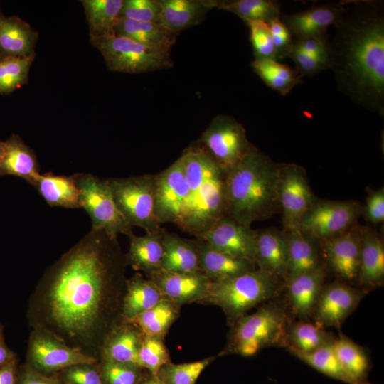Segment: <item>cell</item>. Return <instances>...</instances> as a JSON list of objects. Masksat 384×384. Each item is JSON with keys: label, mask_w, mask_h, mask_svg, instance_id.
Returning <instances> with one entry per match:
<instances>
[{"label": "cell", "mask_w": 384, "mask_h": 384, "mask_svg": "<svg viewBox=\"0 0 384 384\" xmlns=\"http://www.w3.org/2000/svg\"><path fill=\"white\" fill-rule=\"evenodd\" d=\"M127 264L117 237L91 229L53 272L49 304L54 321L72 334L91 329Z\"/></svg>", "instance_id": "obj_1"}, {"label": "cell", "mask_w": 384, "mask_h": 384, "mask_svg": "<svg viewBox=\"0 0 384 384\" xmlns=\"http://www.w3.org/2000/svg\"><path fill=\"white\" fill-rule=\"evenodd\" d=\"M341 16L329 41V65L340 90L383 115L384 11L376 1H341Z\"/></svg>", "instance_id": "obj_2"}, {"label": "cell", "mask_w": 384, "mask_h": 384, "mask_svg": "<svg viewBox=\"0 0 384 384\" xmlns=\"http://www.w3.org/2000/svg\"><path fill=\"white\" fill-rule=\"evenodd\" d=\"M280 164L252 145L226 175V216L240 223L267 220L279 208L277 181Z\"/></svg>", "instance_id": "obj_3"}, {"label": "cell", "mask_w": 384, "mask_h": 384, "mask_svg": "<svg viewBox=\"0 0 384 384\" xmlns=\"http://www.w3.org/2000/svg\"><path fill=\"white\" fill-rule=\"evenodd\" d=\"M181 158L187 193L176 225L196 236L226 215L227 173L199 144L187 148Z\"/></svg>", "instance_id": "obj_4"}, {"label": "cell", "mask_w": 384, "mask_h": 384, "mask_svg": "<svg viewBox=\"0 0 384 384\" xmlns=\"http://www.w3.org/2000/svg\"><path fill=\"white\" fill-rule=\"evenodd\" d=\"M283 287L282 281L256 268L230 279L210 282L200 303L220 307L231 326L255 306L279 298Z\"/></svg>", "instance_id": "obj_5"}, {"label": "cell", "mask_w": 384, "mask_h": 384, "mask_svg": "<svg viewBox=\"0 0 384 384\" xmlns=\"http://www.w3.org/2000/svg\"><path fill=\"white\" fill-rule=\"evenodd\" d=\"M290 320L283 300L267 302L231 326L221 355L252 356L268 347H287V329Z\"/></svg>", "instance_id": "obj_6"}, {"label": "cell", "mask_w": 384, "mask_h": 384, "mask_svg": "<svg viewBox=\"0 0 384 384\" xmlns=\"http://www.w3.org/2000/svg\"><path fill=\"white\" fill-rule=\"evenodd\" d=\"M90 41L112 71L134 74L167 69L173 65L170 51L127 37L113 36Z\"/></svg>", "instance_id": "obj_7"}, {"label": "cell", "mask_w": 384, "mask_h": 384, "mask_svg": "<svg viewBox=\"0 0 384 384\" xmlns=\"http://www.w3.org/2000/svg\"><path fill=\"white\" fill-rule=\"evenodd\" d=\"M107 180L118 208L131 226L142 228L146 233L161 228L155 213V175Z\"/></svg>", "instance_id": "obj_8"}, {"label": "cell", "mask_w": 384, "mask_h": 384, "mask_svg": "<svg viewBox=\"0 0 384 384\" xmlns=\"http://www.w3.org/2000/svg\"><path fill=\"white\" fill-rule=\"evenodd\" d=\"M80 193L81 208L92 220V230H102L117 237L119 233L129 237L133 227L118 208L107 179L91 174H75Z\"/></svg>", "instance_id": "obj_9"}, {"label": "cell", "mask_w": 384, "mask_h": 384, "mask_svg": "<svg viewBox=\"0 0 384 384\" xmlns=\"http://www.w3.org/2000/svg\"><path fill=\"white\" fill-rule=\"evenodd\" d=\"M228 173L245 157L252 144L233 117L218 115L203 132L198 144Z\"/></svg>", "instance_id": "obj_10"}, {"label": "cell", "mask_w": 384, "mask_h": 384, "mask_svg": "<svg viewBox=\"0 0 384 384\" xmlns=\"http://www.w3.org/2000/svg\"><path fill=\"white\" fill-rule=\"evenodd\" d=\"M361 213L362 207L357 201L317 199L301 220L298 228L311 240L320 242L355 226Z\"/></svg>", "instance_id": "obj_11"}, {"label": "cell", "mask_w": 384, "mask_h": 384, "mask_svg": "<svg viewBox=\"0 0 384 384\" xmlns=\"http://www.w3.org/2000/svg\"><path fill=\"white\" fill-rule=\"evenodd\" d=\"M277 189L284 230L298 228L317 201L304 168L294 163L280 164Z\"/></svg>", "instance_id": "obj_12"}, {"label": "cell", "mask_w": 384, "mask_h": 384, "mask_svg": "<svg viewBox=\"0 0 384 384\" xmlns=\"http://www.w3.org/2000/svg\"><path fill=\"white\" fill-rule=\"evenodd\" d=\"M257 233L251 226L225 215L195 237L218 251L255 264Z\"/></svg>", "instance_id": "obj_13"}, {"label": "cell", "mask_w": 384, "mask_h": 384, "mask_svg": "<svg viewBox=\"0 0 384 384\" xmlns=\"http://www.w3.org/2000/svg\"><path fill=\"white\" fill-rule=\"evenodd\" d=\"M366 294L365 289L341 281L324 286L312 316L314 322L325 329H339Z\"/></svg>", "instance_id": "obj_14"}, {"label": "cell", "mask_w": 384, "mask_h": 384, "mask_svg": "<svg viewBox=\"0 0 384 384\" xmlns=\"http://www.w3.org/2000/svg\"><path fill=\"white\" fill-rule=\"evenodd\" d=\"M327 266L293 277L284 283L283 300L289 320H309L324 287Z\"/></svg>", "instance_id": "obj_15"}, {"label": "cell", "mask_w": 384, "mask_h": 384, "mask_svg": "<svg viewBox=\"0 0 384 384\" xmlns=\"http://www.w3.org/2000/svg\"><path fill=\"white\" fill-rule=\"evenodd\" d=\"M155 213L161 225L178 223L187 188L181 156L171 166L155 174Z\"/></svg>", "instance_id": "obj_16"}, {"label": "cell", "mask_w": 384, "mask_h": 384, "mask_svg": "<svg viewBox=\"0 0 384 384\" xmlns=\"http://www.w3.org/2000/svg\"><path fill=\"white\" fill-rule=\"evenodd\" d=\"M361 229L355 226L320 242L325 265L343 282H357L360 267Z\"/></svg>", "instance_id": "obj_17"}, {"label": "cell", "mask_w": 384, "mask_h": 384, "mask_svg": "<svg viewBox=\"0 0 384 384\" xmlns=\"http://www.w3.org/2000/svg\"><path fill=\"white\" fill-rule=\"evenodd\" d=\"M146 277L156 284L165 298L180 306L200 303L210 282L202 272H172L160 269Z\"/></svg>", "instance_id": "obj_18"}, {"label": "cell", "mask_w": 384, "mask_h": 384, "mask_svg": "<svg viewBox=\"0 0 384 384\" xmlns=\"http://www.w3.org/2000/svg\"><path fill=\"white\" fill-rule=\"evenodd\" d=\"M341 11V1L315 5L293 14H281L280 19L286 25L293 38L326 36L328 28L336 24Z\"/></svg>", "instance_id": "obj_19"}, {"label": "cell", "mask_w": 384, "mask_h": 384, "mask_svg": "<svg viewBox=\"0 0 384 384\" xmlns=\"http://www.w3.org/2000/svg\"><path fill=\"white\" fill-rule=\"evenodd\" d=\"M255 265L256 268L284 282L288 265L286 233L275 228L257 230Z\"/></svg>", "instance_id": "obj_20"}, {"label": "cell", "mask_w": 384, "mask_h": 384, "mask_svg": "<svg viewBox=\"0 0 384 384\" xmlns=\"http://www.w3.org/2000/svg\"><path fill=\"white\" fill-rule=\"evenodd\" d=\"M31 356L37 367L47 371L79 365H91L94 357L78 348H70L46 337H37L31 344Z\"/></svg>", "instance_id": "obj_21"}, {"label": "cell", "mask_w": 384, "mask_h": 384, "mask_svg": "<svg viewBox=\"0 0 384 384\" xmlns=\"http://www.w3.org/2000/svg\"><path fill=\"white\" fill-rule=\"evenodd\" d=\"M218 1L159 0V21L171 31L178 34L181 31L200 23Z\"/></svg>", "instance_id": "obj_22"}, {"label": "cell", "mask_w": 384, "mask_h": 384, "mask_svg": "<svg viewBox=\"0 0 384 384\" xmlns=\"http://www.w3.org/2000/svg\"><path fill=\"white\" fill-rule=\"evenodd\" d=\"M384 280V245L379 235L361 229L360 267L357 282L363 289L380 287Z\"/></svg>", "instance_id": "obj_23"}, {"label": "cell", "mask_w": 384, "mask_h": 384, "mask_svg": "<svg viewBox=\"0 0 384 384\" xmlns=\"http://www.w3.org/2000/svg\"><path fill=\"white\" fill-rule=\"evenodd\" d=\"M196 240L201 270L210 282L225 280L256 269L255 265L250 261L234 257Z\"/></svg>", "instance_id": "obj_24"}, {"label": "cell", "mask_w": 384, "mask_h": 384, "mask_svg": "<svg viewBox=\"0 0 384 384\" xmlns=\"http://www.w3.org/2000/svg\"><path fill=\"white\" fill-rule=\"evenodd\" d=\"M39 174L36 156L18 135L13 134L8 139L4 141L0 176H15L24 179L33 186Z\"/></svg>", "instance_id": "obj_25"}, {"label": "cell", "mask_w": 384, "mask_h": 384, "mask_svg": "<svg viewBox=\"0 0 384 384\" xmlns=\"http://www.w3.org/2000/svg\"><path fill=\"white\" fill-rule=\"evenodd\" d=\"M38 34L25 21L0 14V53L4 57L34 55Z\"/></svg>", "instance_id": "obj_26"}, {"label": "cell", "mask_w": 384, "mask_h": 384, "mask_svg": "<svg viewBox=\"0 0 384 384\" xmlns=\"http://www.w3.org/2000/svg\"><path fill=\"white\" fill-rule=\"evenodd\" d=\"M164 254L161 269L172 272H201L197 240L180 237L162 228Z\"/></svg>", "instance_id": "obj_27"}, {"label": "cell", "mask_w": 384, "mask_h": 384, "mask_svg": "<svg viewBox=\"0 0 384 384\" xmlns=\"http://www.w3.org/2000/svg\"><path fill=\"white\" fill-rule=\"evenodd\" d=\"M33 186L50 206L71 209L81 208L80 193L75 174H40Z\"/></svg>", "instance_id": "obj_28"}, {"label": "cell", "mask_w": 384, "mask_h": 384, "mask_svg": "<svg viewBox=\"0 0 384 384\" xmlns=\"http://www.w3.org/2000/svg\"><path fill=\"white\" fill-rule=\"evenodd\" d=\"M129 238V248L126 255L128 264L134 269L144 272L146 276L161 269L164 254L162 228L141 236L132 234Z\"/></svg>", "instance_id": "obj_29"}, {"label": "cell", "mask_w": 384, "mask_h": 384, "mask_svg": "<svg viewBox=\"0 0 384 384\" xmlns=\"http://www.w3.org/2000/svg\"><path fill=\"white\" fill-rule=\"evenodd\" d=\"M286 233L288 243V265L285 281L315 270L324 262L313 240L298 228Z\"/></svg>", "instance_id": "obj_30"}, {"label": "cell", "mask_w": 384, "mask_h": 384, "mask_svg": "<svg viewBox=\"0 0 384 384\" xmlns=\"http://www.w3.org/2000/svg\"><path fill=\"white\" fill-rule=\"evenodd\" d=\"M115 36L127 37L149 46L170 51L178 34L161 23L120 17L115 28Z\"/></svg>", "instance_id": "obj_31"}, {"label": "cell", "mask_w": 384, "mask_h": 384, "mask_svg": "<svg viewBox=\"0 0 384 384\" xmlns=\"http://www.w3.org/2000/svg\"><path fill=\"white\" fill-rule=\"evenodd\" d=\"M122 310L125 321L152 308L165 297L156 284L138 273L127 280Z\"/></svg>", "instance_id": "obj_32"}, {"label": "cell", "mask_w": 384, "mask_h": 384, "mask_svg": "<svg viewBox=\"0 0 384 384\" xmlns=\"http://www.w3.org/2000/svg\"><path fill=\"white\" fill-rule=\"evenodd\" d=\"M90 39L115 36L124 0H83Z\"/></svg>", "instance_id": "obj_33"}, {"label": "cell", "mask_w": 384, "mask_h": 384, "mask_svg": "<svg viewBox=\"0 0 384 384\" xmlns=\"http://www.w3.org/2000/svg\"><path fill=\"white\" fill-rule=\"evenodd\" d=\"M181 306L164 298L152 308L125 321L136 326L144 336L164 340L179 316Z\"/></svg>", "instance_id": "obj_34"}, {"label": "cell", "mask_w": 384, "mask_h": 384, "mask_svg": "<svg viewBox=\"0 0 384 384\" xmlns=\"http://www.w3.org/2000/svg\"><path fill=\"white\" fill-rule=\"evenodd\" d=\"M335 336L325 328L309 320L289 321L287 329V348L303 353L332 343Z\"/></svg>", "instance_id": "obj_35"}, {"label": "cell", "mask_w": 384, "mask_h": 384, "mask_svg": "<svg viewBox=\"0 0 384 384\" xmlns=\"http://www.w3.org/2000/svg\"><path fill=\"white\" fill-rule=\"evenodd\" d=\"M251 66L267 86L283 96L289 94L302 82V77L295 69L277 60L255 58Z\"/></svg>", "instance_id": "obj_36"}, {"label": "cell", "mask_w": 384, "mask_h": 384, "mask_svg": "<svg viewBox=\"0 0 384 384\" xmlns=\"http://www.w3.org/2000/svg\"><path fill=\"white\" fill-rule=\"evenodd\" d=\"M333 346L352 384L365 380L370 370V361L364 348L343 334L335 338Z\"/></svg>", "instance_id": "obj_37"}, {"label": "cell", "mask_w": 384, "mask_h": 384, "mask_svg": "<svg viewBox=\"0 0 384 384\" xmlns=\"http://www.w3.org/2000/svg\"><path fill=\"white\" fill-rule=\"evenodd\" d=\"M129 324L130 326L122 328L110 339L105 359L139 367V351L144 336L136 326Z\"/></svg>", "instance_id": "obj_38"}, {"label": "cell", "mask_w": 384, "mask_h": 384, "mask_svg": "<svg viewBox=\"0 0 384 384\" xmlns=\"http://www.w3.org/2000/svg\"><path fill=\"white\" fill-rule=\"evenodd\" d=\"M216 8L231 12L244 21L270 22L281 16L280 5L273 0L218 1Z\"/></svg>", "instance_id": "obj_39"}, {"label": "cell", "mask_w": 384, "mask_h": 384, "mask_svg": "<svg viewBox=\"0 0 384 384\" xmlns=\"http://www.w3.org/2000/svg\"><path fill=\"white\" fill-rule=\"evenodd\" d=\"M287 349L297 358L324 375L348 384H352L338 360L333 343L309 353H303L292 348Z\"/></svg>", "instance_id": "obj_40"}, {"label": "cell", "mask_w": 384, "mask_h": 384, "mask_svg": "<svg viewBox=\"0 0 384 384\" xmlns=\"http://www.w3.org/2000/svg\"><path fill=\"white\" fill-rule=\"evenodd\" d=\"M34 55L6 56L0 60V94H9L26 84Z\"/></svg>", "instance_id": "obj_41"}, {"label": "cell", "mask_w": 384, "mask_h": 384, "mask_svg": "<svg viewBox=\"0 0 384 384\" xmlns=\"http://www.w3.org/2000/svg\"><path fill=\"white\" fill-rule=\"evenodd\" d=\"M215 358L213 356L208 357L178 364L170 362L163 366L156 375L164 384H196L201 373Z\"/></svg>", "instance_id": "obj_42"}, {"label": "cell", "mask_w": 384, "mask_h": 384, "mask_svg": "<svg viewBox=\"0 0 384 384\" xmlns=\"http://www.w3.org/2000/svg\"><path fill=\"white\" fill-rule=\"evenodd\" d=\"M171 362L169 351L164 340L143 336L139 351V367L157 375L159 370Z\"/></svg>", "instance_id": "obj_43"}, {"label": "cell", "mask_w": 384, "mask_h": 384, "mask_svg": "<svg viewBox=\"0 0 384 384\" xmlns=\"http://www.w3.org/2000/svg\"><path fill=\"white\" fill-rule=\"evenodd\" d=\"M250 30V40L253 48L255 58L277 59L272 33L267 22L245 21Z\"/></svg>", "instance_id": "obj_44"}, {"label": "cell", "mask_w": 384, "mask_h": 384, "mask_svg": "<svg viewBox=\"0 0 384 384\" xmlns=\"http://www.w3.org/2000/svg\"><path fill=\"white\" fill-rule=\"evenodd\" d=\"M144 369L105 359L101 370L104 384H137Z\"/></svg>", "instance_id": "obj_45"}, {"label": "cell", "mask_w": 384, "mask_h": 384, "mask_svg": "<svg viewBox=\"0 0 384 384\" xmlns=\"http://www.w3.org/2000/svg\"><path fill=\"white\" fill-rule=\"evenodd\" d=\"M159 0H124L120 17L160 23Z\"/></svg>", "instance_id": "obj_46"}, {"label": "cell", "mask_w": 384, "mask_h": 384, "mask_svg": "<svg viewBox=\"0 0 384 384\" xmlns=\"http://www.w3.org/2000/svg\"><path fill=\"white\" fill-rule=\"evenodd\" d=\"M287 58H290L295 64V70L303 78L312 76L329 68V63L309 55L292 46Z\"/></svg>", "instance_id": "obj_47"}, {"label": "cell", "mask_w": 384, "mask_h": 384, "mask_svg": "<svg viewBox=\"0 0 384 384\" xmlns=\"http://www.w3.org/2000/svg\"><path fill=\"white\" fill-rule=\"evenodd\" d=\"M329 41L327 36H309L293 38L292 46L309 55L329 63Z\"/></svg>", "instance_id": "obj_48"}, {"label": "cell", "mask_w": 384, "mask_h": 384, "mask_svg": "<svg viewBox=\"0 0 384 384\" xmlns=\"http://www.w3.org/2000/svg\"><path fill=\"white\" fill-rule=\"evenodd\" d=\"M268 24L277 50V59L287 58L293 43V37L290 31L280 18L269 22Z\"/></svg>", "instance_id": "obj_49"}, {"label": "cell", "mask_w": 384, "mask_h": 384, "mask_svg": "<svg viewBox=\"0 0 384 384\" xmlns=\"http://www.w3.org/2000/svg\"><path fill=\"white\" fill-rule=\"evenodd\" d=\"M367 221L376 225L384 220V188L370 190L368 192L366 206L362 208Z\"/></svg>", "instance_id": "obj_50"}, {"label": "cell", "mask_w": 384, "mask_h": 384, "mask_svg": "<svg viewBox=\"0 0 384 384\" xmlns=\"http://www.w3.org/2000/svg\"><path fill=\"white\" fill-rule=\"evenodd\" d=\"M65 377L69 384H104L100 373L83 365L68 368Z\"/></svg>", "instance_id": "obj_51"}, {"label": "cell", "mask_w": 384, "mask_h": 384, "mask_svg": "<svg viewBox=\"0 0 384 384\" xmlns=\"http://www.w3.org/2000/svg\"><path fill=\"white\" fill-rule=\"evenodd\" d=\"M21 384H63L58 379L28 371L23 376Z\"/></svg>", "instance_id": "obj_52"}, {"label": "cell", "mask_w": 384, "mask_h": 384, "mask_svg": "<svg viewBox=\"0 0 384 384\" xmlns=\"http://www.w3.org/2000/svg\"><path fill=\"white\" fill-rule=\"evenodd\" d=\"M15 369L13 363L7 362L0 368V384H14Z\"/></svg>", "instance_id": "obj_53"}, {"label": "cell", "mask_w": 384, "mask_h": 384, "mask_svg": "<svg viewBox=\"0 0 384 384\" xmlns=\"http://www.w3.org/2000/svg\"><path fill=\"white\" fill-rule=\"evenodd\" d=\"M137 384H164L156 375L144 369V373Z\"/></svg>", "instance_id": "obj_54"}, {"label": "cell", "mask_w": 384, "mask_h": 384, "mask_svg": "<svg viewBox=\"0 0 384 384\" xmlns=\"http://www.w3.org/2000/svg\"><path fill=\"white\" fill-rule=\"evenodd\" d=\"M9 352L7 350L1 345H0V366L4 365L7 363L9 360Z\"/></svg>", "instance_id": "obj_55"}, {"label": "cell", "mask_w": 384, "mask_h": 384, "mask_svg": "<svg viewBox=\"0 0 384 384\" xmlns=\"http://www.w3.org/2000/svg\"><path fill=\"white\" fill-rule=\"evenodd\" d=\"M3 154H4V142L0 141V165H1V159H2Z\"/></svg>", "instance_id": "obj_56"}, {"label": "cell", "mask_w": 384, "mask_h": 384, "mask_svg": "<svg viewBox=\"0 0 384 384\" xmlns=\"http://www.w3.org/2000/svg\"><path fill=\"white\" fill-rule=\"evenodd\" d=\"M355 384H372L370 383H368V381H366V380H363V381H360V382H358Z\"/></svg>", "instance_id": "obj_57"}, {"label": "cell", "mask_w": 384, "mask_h": 384, "mask_svg": "<svg viewBox=\"0 0 384 384\" xmlns=\"http://www.w3.org/2000/svg\"><path fill=\"white\" fill-rule=\"evenodd\" d=\"M4 58V56H3V55H1V53H0V60H1V58Z\"/></svg>", "instance_id": "obj_58"}, {"label": "cell", "mask_w": 384, "mask_h": 384, "mask_svg": "<svg viewBox=\"0 0 384 384\" xmlns=\"http://www.w3.org/2000/svg\"><path fill=\"white\" fill-rule=\"evenodd\" d=\"M1 14V13H0Z\"/></svg>", "instance_id": "obj_59"}]
</instances>
